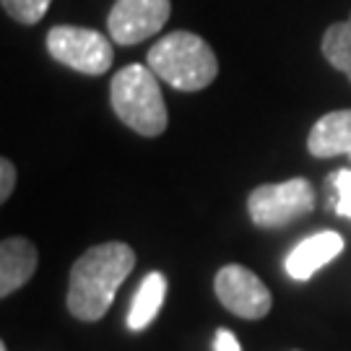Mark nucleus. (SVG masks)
<instances>
[{
  "instance_id": "1",
  "label": "nucleus",
  "mask_w": 351,
  "mask_h": 351,
  "mask_svg": "<svg viewBox=\"0 0 351 351\" xmlns=\"http://www.w3.org/2000/svg\"><path fill=\"white\" fill-rule=\"evenodd\" d=\"M133 265H136V252L125 242H104L86 250L71 271L68 310L86 323L104 317L114 302L117 289L130 276Z\"/></svg>"
},
{
  "instance_id": "2",
  "label": "nucleus",
  "mask_w": 351,
  "mask_h": 351,
  "mask_svg": "<svg viewBox=\"0 0 351 351\" xmlns=\"http://www.w3.org/2000/svg\"><path fill=\"white\" fill-rule=\"evenodd\" d=\"M149 68L180 91H198L219 73L208 42L193 32H172L149 50Z\"/></svg>"
},
{
  "instance_id": "3",
  "label": "nucleus",
  "mask_w": 351,
  "mask_h": 351,
  "mask_svg": "<svg viewBox=\"0 0 351 351\" xmlns=\"http://www.w3.org/2000/svg\"><path fill=\"white\" fill-rule=\"evenodd\" d=\"M159 75L149 65H125L117 71L110 84L114 114L125 123L130 130L141 136H162L167 130V104H164L162 88L156 84Z\"/></svg>"
},
{
  "instance_id": "4",
  "label": "nucleus",
  "mask_w": 351,
  "mask_h": 351,
  "mask_svg": "<svg viewBox=\"0 0 351 351\" xmlns=\"http://www.w3.org/2000/svg\"><path fill=\"white\" fill-rule=\"evenodd\" d=\"M315 208V190L304 177L276 185H261L247 198L250 219L263 229H276L297 221Z\"/></svg>"
},
{
  "instance_id": "5",
  "label": "nucleus",
  "mask_w": 351,
  "mask_h": 351,
  "mask_svg": "<svg viewBox=\"0 0 351 351\" xmlns=\"http://www.w3.org/2000/svg\"><path fill=\"white\" fill-rule=\"evenodd\" d=\"M47 50L58 63L86 75L107 73L112 65L110 39L84 26H52L47 34Z\"/></svg>"
},
{
  "instance_id": "6",
  "label": "nucleus",
  "mask_w": 351,
  "mask_h": 351,
  "mask_svg": "<svg viewBox=\"0 0 351 351\" xmlns=\"http://www.w3.org/2000/svg\"><path fill=\"white\" fill-rule=\"evenodd\" d=\"M213 289H216V297L226 310L245 317V320H261L271 313V304H274L271 291L245 265H224L216 274Z\"/></svg>"
},
{
  "instance_id": "7",
  "label": "nucleus",
  "mask_w": 351,
  "mask_h": 351,
  "mask_svg": "<svg viewBox=\"0 0 351 351\" xmlns=\"http://www.w3.org/2000/svg\"><path fill=\"white\" fill-rule=\"evenodd\" d=\"M169 13V0H117L107 19V29L117 45H138L167 24Z\"/></svg>"
},
{
  "instance_id": "8",
  "label": "nucleus",
  "mask_w": 351,
  "mask_h": 351,
  "mask_svg": "<svg viewBox=\"0 0 351 351\" xmlns=\"http://www.w3.org/2000/svg\"><path fill=\"white\" fill-rule=\"evenodd\" d=\"M343 250V237L339 232H317L313 237L302 239L300 245L287 255V274L294 281H310L315 271L328 265Z\"/></svg>"
},
{
  "instance_id": "9",
  "label": "nucleus",
  "mask_w": 351,
  "mask_h": 351,
  "mask_svg": "<svg viewBox=\"0 0 351 351\" xmlns=\"http://www.w3.org/2000/svg\"><path fill=\"white\" fill-rule=\"evenodd\" d=\"M37 271V247L24 237H8L0 245V294L11 297Z\"/></svg>"
},
{
  "instance_id": "10",
  "label": "nucleus",
  "mask_w": 351,
  "mask_h": 351,
  "mask_svg": "<svg viewBox=\"0 0 351 351\" xmlns=\"http://www.w3.org/2000/svg\"><path fill=\"white\" fill-rule=\"evenodd\" d=\"M307 149L313 156H320V159L351 154V110H336V112L323 114L310 130Z\"/></svg>"
},
{
  "instance_id": "11",
  "label": "nucleus",
  "mask_w": 351,
  "mask_h": 351,
  "mask_svg": "<svg viewBox=\"0 0 351 351\" xmlns=\"http://www.w3.org/2000/svg\"><path fill=\"white\" fill-rule=\"evenodd\" d=\"M167 300V276L164 274H149L141 281L138 291L133 294L130 313H128V328L143 330L154 323V317L162 313V304Z\"/></svg>"
},
{
  "instance_id": "12",
  "label": "nucleus",
  "mask_w": 351,
  "mask_h": 351,
  "mask_svg": "<svg viewBox=\"0 0 351 351\" xmlns=\"http://www.w3.org/2000/svg\"><path fill=\"white\" fill-rule=\"evenodd\" d=\"M323 55L336 71L351 81V16L341 24H330L323 37Z\"/></svg>"
},
{
  "instance_id": "13",
  "label": "nucleus",
  "mask_w": 351,
  "mask_h": 351,
  "mask_svg": "<svg viewBox=\"0 0 351 351\" xmlns=\"http://www.w3.org/2000/svg\"><path fill=\"white\" fill-rule=\"evenodd\" d=\"M52 0H3V8L19 24H37L45 19Z\"/></svg>"
},
{
  "instance_id": "14",
  "label": "nucleus",
  "mask_w": 351,
  "mask_h": 351,
  "mask_svg": "<svg viewBox=\"0 0 351 351\" xmlns=\"http://www.w3.org/2000/svg\"><path fill=\"white\" fill-rule=\"evenodd\" d=\"M330 182L336 188V213L351 219V169H339L330 175Z\"/></svg>"
},
{
  "instance_id": "15",
  "label": "nucleus",
  "mask_w": 351,
  "mask_h": 351,
  "mask_svg": "<svg viewBox=\"0 0 351 351\" xmlns=\"http://www.w3.org/2000/svg\"><path fill=\"white\" fill-rule=\"evenodd\" d=\"M16 185V167L8 159H0V201H8Z\"/></svg>"
},
{
  "instance_id": "16",
  "label": "nucleus",
  "mask_w": 351,
  "mask_h": 351,
  "mask_svg": "<svg viewBox=\"0 0 351 351\" xmlns=\"http://www.w3.org/2000/svg\"><path fill=\"white\" fill-rule=\"evenodd\" d=\"M213 346H216V351H242L237 336H234L232 330H226V328H221V330L216 333V341H213Z\"/></svg>"
},
{
  "instance_id": "17",
  "label": "nucleus",
  "mask_w": 351,
  "mask_h": 351,
  "mask_svg": "<svg viewBox=\"0 0 351 351\" xmlns=\"http://www.w3.org/2000/svg\"><path fill=\"white\" fill-rule=\"evenodd\" d=\"M0 351H5V343H3V346H0Z\"/></svg>"
},
{
  "instance_id": "18",
  "label": "nucleus",
  "mask_w": 351,
  "mask_h": 351,
  "mask_svg": "<svg viewBox=\"0 0 351 351\" xmlns=\"http://www.w3.org/2000/svg\"><path fill=\"white\" fill-rule=\"evenodd\" d=\"M349 156H351V154H349Z\"/></svg>"
}]
</instances>
